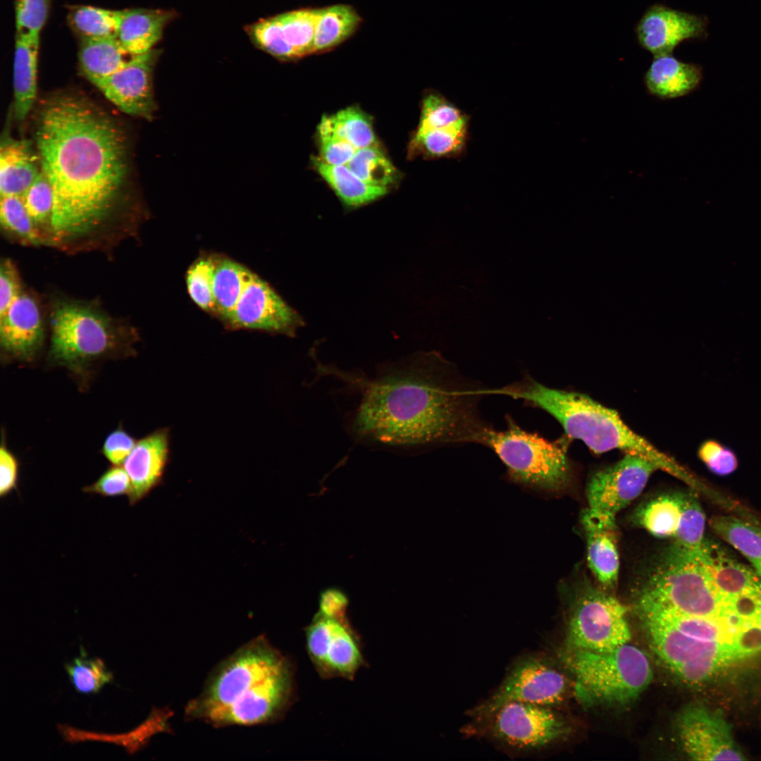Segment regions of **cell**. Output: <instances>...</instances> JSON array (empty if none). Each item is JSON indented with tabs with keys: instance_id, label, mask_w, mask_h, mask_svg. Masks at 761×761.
<instances>
[{
	"instance_id": "cell-1",
	"label": "cell",
	"mask_w": 761,
	"mask_h": 761,
	"mask_svg": "<svg viewBox=\"0 0 761 761\" xmlns=\"http://www.w3.org/2000/svg\"><path fill=\"white\" fill-rule=\"evenodd\" d=\"M35 140L54 195L47 245L87 243L109 228L128 170L124 134L89 101L63 94L41 109Z\"/></svg>"
},
{
	"instance_id": "cell-2",
	"label": "cell",
	"mask_w": 761,
	"mask_h": 761,
	"mask_svg": "<svg viewBox=\"0 0 761 761\" xmlns=\"http://www.w3.org/2000/svg\"><path fill=\"white\" fill-rule=\"evenodd\" d=\"M480 393L435 354L369 383L353 430L392 445L478 443L489 428L477 409Z\"/></svg>"
},
{
	"instance_id": "cell-3",
	"label": "cell",
	"mask_w": 761,
	"mask_h": 761,
	"mask_svg": "<svg viewBox=\"0 0 761 761\" xmlns=\"http://www.w3.org/2000/svg\"><path fill=\"white\" fill-rule=\"evenodd\" d=\"M295 693L291 661L260 636L214 669L185 716L215 727L268 724L285 715Z\"/></svg>"
},
{
	"instance_id": "cell-4",
	"label": "cell",
	"mask_w": 761,
	"mask_h": 761,
	"mask_svg": "<svg viewBox=\"0 0 761 761\" xmlns=\"http://www.w3.org/2000/svg\"><path fill=\"white\" fill-rule=\"evenodd\" d=\"M497 392L522 400L547 412L569 438L582 441L596 454L612 450L637 454L680 479L688 483L693 480L678 462L631 430L616 411L585 394L550 388L531 378L507 385Z\"/></svg>"
},
{
	"instance_id": "cell-5",
	"label": "cell",
	"mask_w": 761,
	"mask_h": 761,
	"mask_svg": "<svg viewBox=\"0 0 761 761\" xmlns=\"http://www.w3.org/2000/svg\"><path fill=\"white\" fill-rule=\"evenodd\" d=\"M48 362L61 366L86 381L97 362L134 354L135 331L95 304L63 299L50 314Z\"/></svg>"
},
{
	"instance_id": "cell-6",
	"label": "cell",
	"mask_w": 761,
	"mask_h": 761,
	"mask_svg": "<svg viewBox=\"0 0 761 761\" xmlns=\"http://www.w3.org/2000/svg\"><path fill=\"white\" fill-rule=\"evenodd\" d=\"M700 547L672 546L651 573L638 600L688 615L746 625L735 618L729 602L717 591Z\"/></svg>"
},
{
	"instance_id": "cell-7",
	"label": "cell",
	"mask_w": 761,
	"mask_h": 761,
	"mask_svg": "<svg viewBox=\"0 0 761 761\" xmlns=\"http://www.w3.org/2000/svg\"><path fill=\"white\" fill-rule=\"evenodd\" d=\"M639 614L658 657L686 683H704L761 658V631L735 641H705L686 635L649 615Z\"/></svg>"
},
{
	"instance_id": "cell-8",
	"label": "cell",
	"mask_w": 761,
	"mask_h": 761,
	"mask_svg": "<svg viewBox=\"0 0 761 761\" xmlns=\"http://www.w3.org/2000/svg\"><path fill=\"white\" fill-rule=\"evenodd\" d=\"M575 692L586 705H621L641 694L652 678L648 656L629 643L610 651L567 650Z\"/></svg>"
},
{
	"instance_id": "cell-9",
	"label": "cell",
	"mask_w": 761,
	"mask_h": 761,
	"mask_svg": "<svg viewBox=\"0 0 761 761\" xmlns=\"http://www.w3.org/2000/svg\"><path fill=\"white\" fill-rule=\"evenodd\" d=\"M509 423L502 431L489 428L481 444L495 452L514 481L546 490L565 489L571 469L564 440H549Z\"/></svg>"
},
{
	"instance_id": "cell-10",
	"label": "cell",
	"mask_w": 761,
	"mask_h": 761,
	"mask_svg": "<svg viewBox=\"0 0 761 761\" xmlns=\"http://www.w3.org/2000/svg\"><path fill=\"white\" fill-rule=\"evenodd\" d=\"M631 637L626 607L603 588L586 585L570 614L567 650L610 651Z\"/></svg>"
},
{
	"instance_id": "cell-11",
	"label": "cell",
	"mask_w": 761,
	"mask_h": 761,
	"mask_svg": "<svg viewBox=\"0 0 761 761\" xmlns=\"http://www.w3.org/2000/svg\"><path fill=\"white\" fill-rule=\"evenodd\" d=\"M567 690L566 677L559 670L541 657L526 655L514 662L493 693L469 714L479 720L512 702L554 705L563 700Z\"/></svg>"
},
{
	"instance_id": "cell-12",
	"label": "cell",
	"mask_w": 761,
	"mask_h": 761,
	"mask_svg": "<svg viewBox=\"0 0 761 761\" xmlns=\"http://www.w3.org/2000/svg\"><path fill=\"white\" fill-rule=\"evenodd\" d=\"M478 721L491 738L520 751L545 748L568 731L565 722L550 706L520 702L507 703Z\"/></svg>"
},
{
	"instance_id": "cell-13",
	"label": "cell",
	"mask_w": 761,
	"mask_h": 761,
	"mask_svg": "<svg viewBox=\"0 0 761 761\" xmlns=\"http://www.w3.org/2000/svg\"><path fill=\"white\" fill-rule=\"evenodd\" d=\"M305 647L318 675L352 680L366 664L361 638L347 617L316 614L304 629Z\"/></svg>"
},
{
	"instance_id": "cell-14",
	"label": "cell",
	"mask_w": 761,
	"mask_h": 761,
	"mask_svg": "<svg viewBox=\"0 0 761 761\" xmlns=\"http://www.w3.org/2000/svg\"><path fill=\"white\" fill-rule=\"evenodd\" d=\"M634 520L652 535L672 538L686 548H699L705 541V516L692 493L659 495L639 507Z\"/></svg>"
},
{
	"instance_id": "cell-15",
	"label": "cell",
	"mask_w": 761,
	"mask_h": 761,
	"mask_svg": "<svg viewBox=\"0 0 761 761\" xmlns=\"http://www.w3.org/2000/svg\"><path fill=\"white\" fill-rule=\"evenodd\" d=\"M321 8H302L259 19L244 27L252 44L282 61L312 54Z\"/></svg>"
},
{
	"instance_id": "cell-16",
	"label": "cell",
	"mask_w": 761,
	"mask_h": 761,
	"mask_svg": "<svg viewBox=\"0 0 761 761\" xmlns=\"http://www.w3.org/2000/svg\"><path fill=\"white\" fill-rule=\"evenodd\" d=\"M658 467L634 453H626L617 463L600 469L586 487L588 507L616 516L635 500Z\"/></svg>"
},
{
	"instance_id": "cell-17",
	"label": "cell",
	"mask_w": 761,
	"mask_h": 761,
	"mask_svg": "<svg viewBox=\"0 0 761 761\" xmlns=\"http://www.w3.org/2000/svg\"><path fill=\"white\" fill-rule=\"evenodd\" d=\"M677 734L683 750L692 760L745 759L731 726L717 711L699 705L687 707L678 718Z\"/></svg>"
},
{
	"instance_id": "cell-18",
	"label": "cell",
	"mask_w": 761,
	"mask_h": 761,
	"mask_svg": "<svg viewBox=\"0 0 761 761\" xmlns=\"http://www.w3.org/2000/svg\"><path fill=\"white\" fill-rule=\"evenodd\" d=\"M161 53V49H152L132 56L119 70L94 85L123 112L151 120L156 109L153 73Z\"/></svg>"
},
{
	"instance_id": "cell-19",
	"label": "cell",
	"mask_w": 761,
	"mask_h": 761,
	"mask_svg": "<svg viewBox=\"0 0 761 761\" xmlns=\"http://www.w3.org/2000/svg\"><path fill=\"white\" fill-rule=\"evenodd\" d=\"M246 328L292 336L303 326L302 317L268 283L253 274L226 322Z\"/></svg>"
},
{
	"instance_id": "cell-20",
	"label": "cell",
	"mask_w": 761,
	"mask_h": 761,
	"mask_svg": "<svg viewBox=\"0 0 761 761\" xmlns=\"http://www.w3.org/2000/svg\"><path fill=\"white\" fill-rule=\"evenodd\" d=\"M706 25L703 17L657 3L645 11L635 32L639 45L656 57L672 54L685 40L703 37Z\"/></svg>"
},
{
	"instance_id": "cell-21",
	"label": "cell",
	"mask_w": 761,
	"mask_h": 761,
	"mask_svg": "<svg viewBox=\"0 0 761 761\" xmlns=\"http://www.w3.org/2000/svg\"><path fill=\"white\" fill-rule=\"evenodd\" d=\"M45 328L37 300L22 292L0 316V345L6 361L32 362L42 350Z\"/></svg>"
},
{
	"instance_id": "cell-22",
	"label": "cell",
	"mask_w": 761,
	"mask_h": 761,
	"mask_svg": "<svg viewBox=\"0 0 761 761\" xmlns=\"http://www.w3.org/2000/svg\"><path fill=\"white\" fill-rule=\"evenodd\" d=\"M581 521L588 567L601 588L609 592L617 586L619 571L615 516L588 507Z\"/></svg>"
},
{
	"instance_id": "cell-23",
	"label": "cell",
	"mask_w": 761,
	"mask_h": 761,
	"mask_svg": "<svg viewBox=\"0 0 761 761\" xmlns=\"http://www.w3.org/2000/svg\"><path fill=\"white\" fill-rule=\"evenodd\" d=\"M169 431L161 428L137 440L123 462L130 479L129 502L142 500L159 482L169 456Z\"/></svg>"
},
{
	"instance_id": "cell-24",
	"label": "cell",
	"mask_w": 761,
	"mask_h": 761,
	"mask_svg": "<svg viewBox=\"0 0 761 761\" xmlns=\"http://www.w3.org/2000/svg\"><path fill=\"white\" fill-rule=\"evenodd\" d=\"M175 10L136 8L120 11L116 39L130 56L147 52L162 39Z\"/></svg>"
},
{
	"instance_id": "cell-25",
	"label": "cell",
	"mask_w": 761,
	"mask_h": 761,
	"mask_svg": "<svg viewBox=\"0 0 761 761\" xmlns=\"http://www.w3.org/2000/svg\"><path fill=\"white\" fill-rule=\"evenodd\" d=\"M702 78L699 66L667 54L654 57L645 73L643 82L650 95L666 100L693 92L699 87Z\"/></svg>"
},
{
	"instance_id": "cell-26",
	"label": "cell",
	"mask_w": 761,
	"mask_h": 761,
	"mask_svg": "<svg viewBox=\"0 0 761 761\" xmlns=\"http://www.w3.org/2000/svg\"><path fill=\"white\" fill-rule=\"evenodd\" d=\"M700 553L717 591L728 602L747 592L761 589L760 576L732 558L717 543L705 540Z\"/></svg>"
},
{
	"instance_id": "cell-27",
	"label": "cell",
	"mask_w": 761,
	"mask_h": 761,
	"mask_svg": "<svg viewBox=\"0 0 761 761\" xmlns=\"http://www.w3.org/2000/svg\"><path fill=\"white\" fill-rule=\"evenodd\" d=\"M39 35L16 32L13 61L14 114L24 120L36 98Z\"/></svg>"
},
{
	"instance_id": "cell-28",
	"label": "cell",
	"mask_w": 761,
	"mask_h": 761,
	"mask_svg": "<svg viewBox=\"0 0 761 761\" xmlns=\"http://www.w3.org/2000/svg\"><path fill=\"white\" fill-rule=\"evenodd\" d=\"M37 157L26 140L6 139L0 150L1 196L20 197L41 171Z\"/></svg>"
},
{
	"instance_id": "cell-29",
	"label": "cell",
	"mask_w": 761,
	"mask_h": 761,
	"mask_svg": "<svg viewBox=\"0 0 761 761\" xmlns=\"http://www.w3.org/2000/svg\"><path fill=\"white\" fill-rule=\"evenodd\" d=\"M169 717L168 711L154 709L140 726L128 734L120 735L87 732L63 724H58L57 729L63 740L70 743L86 741L109 742L124 747L132 755L143 748L154 734L168 731L167 719Z\"/></svg>"
},
{
	"instance_id": "cell-30",
	"label": "cell",
	"mask_w": 761,
	"mask_h": 761,
	"mask_svg": "<svg viewBox=\"0 0 761 761\" xmlns=\"http://www.w3.org/2000/svg\"><path fill=\"white\" fill-rule=\"evenodd\" d=\"M361 18L351 5L338 4L320 8L312 54L330 51L357 32Z\"/></svg>"
},
{
	"instance_id": "cell-31",
	"label": "cell",
	"mask_w": 761,
	"mask_h": 761,
	"mask_svg": "<svg viewBox=\"0 0 761 761\" xmlns=\"http://www.w3.org/2000/svg\"><path fill=\"white\" fill-rule=\"evenodd\" d=\"M315 168L346 206L358 207L384 196L388 188L371 185L354 173L347 165L327 164L314 159Z\"/></svg>"
},
{
	"instance_id": "cell-32",
	"label": "cell",
	"mask_w": 761,
	"mask_h": 761,
	"mask_svg": "<svg viewBox=\"0 0 761 761\" xmlns=\"http://www.w3.org/2000/svg\"><path fill=\"white\" fill-rule=\"evenodd\" d=\"M127 55L130 56L114 37L80 40V69L93 84L119 70L130 59Z\"/></svg>"
},
{
	"instance_id": "cell-33",
	"label": "cell",
	"mask_w": 761,
	"mask_h": 761,
	"mask_svg": "<svg viewBox=\"0 0 761 761\" xmlns=\"http://www.w3.org/2000/svg\"><path fill=\"white\" fill-rule=\"evenodd\" d=\"M468 137L469 128L416 130L409 152L432 159L459 158L466 152Z\"/></svg>"
},
{
	"instance_id": "cell-34",
	"label": "cell",
	"mask_w": 761,
	"mask_h": 761,
	"mask_svg": "<svg viewBox=\"0 0 761 761\" xmlns=\"http://www.w3.org/2000/svg\"><path fill=\"white\" fill-rule=\"evenodd\" d=\"M253 274L233 260L216 263L213 287L216 312L226 322Z\"/></svg>"
},
{
	"instance_id": "cell-35",
	"label": "cell",
	"mask_w": 761,
	"mask_h": 761,
	"mask_svg": "<svg viewBox=\"0 0 761 761\" xmlns=\"http://www.w3.org/2000/svg\"><path fill=\"white\" fill-rule=\"evenodd\" d=\"M710 524L712 530L753 564L761 576V528L731 516L717 515Z\"/></svg>"
},
{
	"instance_id": "cell-36",
	"label": "cell",
	"mask_w": 761,
	"mask_h": 761,
	"mask_svg": "<svg viewBox=\"0 0 761 761\" xmlns=\"http://www.w3.org/2000/svg\"><path fill=\"white\" fill-rule=\"evenodd\" d=\"M120 13L92 6H73L69 8L68 22L80 40L116 38Z\"/></svg>"
},
{
	"instance_id": "cell-37",
	"label": "cell",
	"mask_w": 761,
	"mask_h": 761,
	"mask_svg": "<svg viewBox=\"0 0 761 761\" xmlns=\"http://www.w3.org/2000/svg\"><path fill=\"white\" fill-rule=\"evenodd\" d=\"M469 126V116L444 95L430 91L423 96L416 130Z\"/></svg>"
},
{
	"instance_id": "cell-38",
	"label": "cell",
	"mask_w": 761,
	"mask_h": 761,
	"mask_svg": "<svg viewBox=\"0 0 761 761\" xmlns=\"http://www.w3.org/2000/svg\"><path fill=\"white\" fill-rule=\"evenodd\" d=\"M326 118L335 134L356 149L378 146L371 122L359 109L348 107Z\"/></svg>"
},
{
	"instance_id": "cell-39",
	"label": "cell",
	"mask_w": 761,
	"mask_h": 761,
	"mask_svg": "<svg viewBox=\"0 0 761 761\" xmlns=\"http://www.w3.org/2000/svg\"><path fill=\"white\" fill-rule=\"evenodd\" d=\"M347 166L364 181L388 188L396 179L392 163L378 146L357 149Z\"/></svg>"
},
{
	"instance_id": "cell-40",
	"label": "cell",
	"mask_w": 761,
	"mask_h": 761,
	"mask_svg": "<svg viewBox=\"0 0 761 761\" xmlns=\"http://www.w3.org/2000/svg\"><path fill=\"white\" fill-rule=\"evenodd\" d=\"M0 223L1 228L23 244L43 245L42 240L19 196H1Z\"/></svg>"
},
{
	"instance_id": "cell-41",
	"label": "cell",
	"mask_w": 761,
	"mask_h": 761,
	"mask_svg": "<svg viewBox=\"0 0 761 761\" xmlns=\"http://www.w3.org/2000/svg\"><path fill=\"white\" fill-rule=\"evenodd\" d=\"M25 208L38 231L43 245L47 244L54 204L51 185L41 170L35 181L20 196Z\"/></svg>"
},
{
	"instance_id": "cell-42",
	"label": "cell",
	"mask_w": 761,
	"mask_h": 761,
	"mask_svg": "<svg viewBox=\"0 0 761 761\" xmlns=\"http://www.w3.org/2000/svg\"><path fill=\"white\" fill-rule=\"evenodd\" d=\"M65 669L74 688L82 694H95L113 679L99 658H88L83 648L80 655L65 664Z\"/></svg>"
},
{
	"instance_id": "cell-43",
	"label": "cell",
	"mask_w": 761,
	"mask_h": 761,
	"mask_svg": "<svg viewBox=\"0 0 761 761\" xmlns=\"http://www.w3.org/2000/svg\"><path fill=\"white\" fill-rule=\"evenodd\" d=\"M215 266L212 259H200L190 266L186 275L191 299L199 308L208 311H216L213 288Z\"/></svg>"
},
{
	"instance_id": "cell-44",
	"label": "cell",
	"mask_w": 761,
	"mask_h": 761,
	"mask_svg": "<svg viewBox=\"0 0 761 761\" xmlns=\"http://www.w3.org/2000/svg\"><path fill=\"white\" fill-rule=\"evenodd\" d=\"M320 157L323 162L333 166L347 165L357 149L332 130L326 116L322 118L318 128Z\"/></svg>"
},
{
	"instance_id": "cell-45",
	"label": "cell",
	"mask_w": 761,
	"mask_h": 761,
	"mask_svg": "<svg viewBox=\"0 0 761 761\" xmlns=\"http://www.w3.org/2000/svg\"><path fill=\"white\" fill-rule=\"evenodd\" d=\"M16 32L39 35L44 27L51 0H16Z\"/></svg>"
},
{
	"instance_id": "cell-46",
	"label": "cell",
	"mask_w": 761,
	"mask_h": 761,
	"mask_svg": "<svg viewBox=\"0 0 761 761\" xmlns=\"http://www.w3.org/2000/svg\"><path fill=\"white\" fill-rule=\"evenodd\" d=\"M698 457L712 473L718 476L731 474L738 467L735 452L715 440L704 441L698 449Z\"/></svg>"
},
{
	"instance_id": "cell-47",
	"label": "cell",
	"mask_w": 761,
	"mask_h": 761,
	"mask_svg": "<svg viewBox=\"0 0 761 761\" xmlns=\"http://www.w3.org/2000/svg\"><path fill=\"white\" fill-rule=\"evenodd\" d=\"M130 490V477L120 465H112L94 483L84 488L85 492L104 497L128 495Z\"/></svg>"
},
{
	"instance_id": "cell-48",
	"label": "cell",
	"mask_w": 761,
	"mask_h": 761,
	"mask_svg": "<svg viewBox=\"0 0 761 761\" xmlns=\"http://www.w3.org/2000/svg\"><path fill=\"white\" fill-rule=\"evenodd\" d=\"M136 443L137 440L120 424L106 435L101 454L112 465H121Z\"/></svg>"
},
{
	"instance_id": "cell-49",
	"label": "cell",
	"mask_w": 761,
	"mask_h": 761,
	"mask_svg": "<svg viewBox=\"0 0 761 761\" xmlns=\"http://www.w3.org/2000/svg\"><path fill=\"white\" fill-rule=\"evenodd\" d=\"M22 292L20 280L15 265L8 259H2L0 265V316L4 314Z\"/></svg>"
},
{
	"instance_id": "cell-50",
	"label": "cell",
	"mask_w": 761,
	"mask_h": 761,
	"mask_svg": "<svg viewBox=\"0 0 761 761\" xmlns=\"http://www.w3.org/2000/svg\"><path fill=\"white\" fill-rule=\"evenodd\" d=\"M2 435L0 448V496L8 495L16 488L19 464L17 457L8 449Z\"/></svg>"
},
{
	"instance_id": "cell-51",
	"label": "cell",
	"mask_w": 761,
	"mask_h": 761,
	"mask_svg": "<svg viewBox=\"0 0 761 761\" xmlns=\"http://www.w3.org/2000/svg\"><path fill=\"white\" fill-rule=\"evenodd\" d=\"M348 604L349 600L342 591L328 588L321 593L318 613L329 617H345Z\"/></svg>"
}]
</instances>
